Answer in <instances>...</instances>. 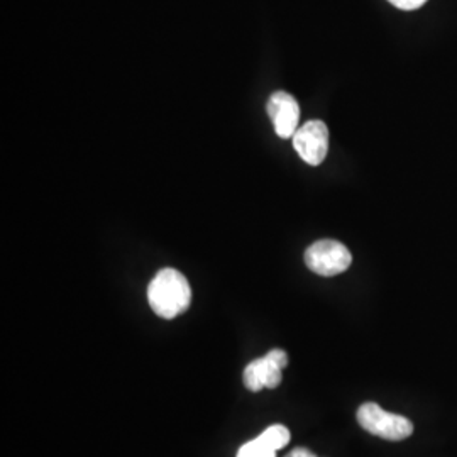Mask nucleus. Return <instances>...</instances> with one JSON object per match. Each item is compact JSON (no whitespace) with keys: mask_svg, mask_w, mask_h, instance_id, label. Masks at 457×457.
Listing matches in <instances>:
<instances>
[{"mask_svg":"<svg viewBox=\"0 0 457 457\" xmlns=\"http://www.w3.org/2000/svg\"><path fill=\"white\" fill-rule=\"evenodd\" d=\"M147 302L162 319H175L188 311L192 290L187 278L173 268H164L147 287Z\"/></svg>","mask_w":457,"mask_h":457,"instance_id":"f257e3e1","label":"nucleus"},{"mask_svg":"<svg viewBox=\"0 0 457 457\" xmlns=\"http://www.w3.org/2000/svg\"><path fill=\"white\" fill-rule=\"evenodd\" d=\"M358 422L364 430L385 441H405L413 434V424L407 417L395 415L378 403H364L358 410Z\"/></svg>","mask_w":457,"mask_h":457,"instance_id":"f03ea898","label":"nucleus"},{"mask_svg":"<svg viewBox=\"0 0 457 457\" xmlns=\"http://www.w3.org/2000/svg\"><path fill=\"white\" fill-rule=\"evenodd\" d=\"M353 262L349 249L334 239L317 241L305 251V264L320 277H336L344 273Z\"/></svg>","mask_w":457,"mask_h":457,"instance_id":"7ed1b4c3","label":"nucleus"},{"mask_svg":"<svg viewBox=\"0 0 457 457\" xmlns=\"http://www.w3.org/2000/svg\"><path fill=\"white\" fill-rule=\"evenodd\" d=\"M288 364V354L281 349H273L260 360L251 361L245 366V386L251 392H260L264 388H277L281 383V371Z\"/></svg>","mask_w":457,"mask_h":457,"instance_id":"20e7f679","label":"nucleus"},{"mask_svg":"<svg viewBox=\"0 0 457 457\" xmlns=\"http://www.w3.org/2000/svg\"><path fill=\"white\" fill-rule=\"evenodd\" d=\"M294 147L300 158L311 166H319L326 160L328 151V129L322 120H309L296 129Z\"/></svg>","mask_w":457,"mask_h":457,"instance_id":"39448f33","label":"nucleus"},{"mask_svg":"<svg viewBox=\"0 0 457 457\" xmlns=\"http://www.w3.org/2000/svg\"><path fill=\"white\" fill-rule=\"evenodd\" d=\"M268 115L281 139L294 137L300 119V107L294 96L281 90L275 92L268 100Z\"/></svg>","mask_w":457,"mask_h":457,"instance_id":"423d86ee","label":"nucleus"},{"mask_svg":"<svg viewBox=\"0 0 457 457\" xmlns=\"http://www.w3.org/2000/svg\"><path fill=\"white\" fill-rule=\"evenodd\" d=\"M290 430L285 425H271L262 436L245 442L236 457H277V451L290 442Z\"/></svg>","mask_w":457,"mask_h":457,"instance_id":"0eeeda50","label":"nucleus"},{"mask_svg":"<svg viewBox=\"0 0 457 457\" xmlns=\"http://www.w3.org/2000/svg\"><path fill=\"white\" fill-rule=\"evenodd\" d=\"M392 2L395 7L402 9V11H415L419 7H422L427 0H388Z\"/></svg>","mask_w":457,"mask_h":457,"instance_id":"6e6552de","label":"nucleus"},{"mask_svg":"<svg viewBox=\"0 0 457 457\" xmlns=\"http://www.w3.org/2000/svg\"><path fill=\"white\" fill-rule=\"evenodd\" d=\"M287 457H317L313 453H311L309 449H305V447H296L294 449L290 454Z\"/></svg>","mask_w":457,"mask_h":457,"instance_id":"1a4fd4ad","label":"nucleus"}]
</instances>
